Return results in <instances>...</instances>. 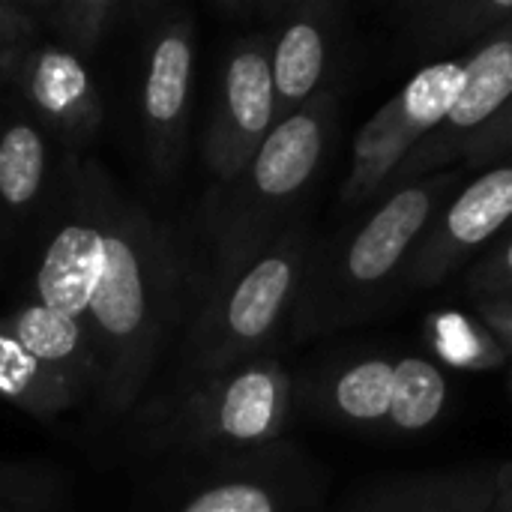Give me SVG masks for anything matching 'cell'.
I'll return each instance as SVG.
<instances>
[{"label": "cell", "mask_w": 512, "mask_h": 512, "mask_svg": "<svg viewBox=\"0 0 512 512\" xmlns=\"http://www.w3.org/2000/svg\"><path fill=\"white\" fill-rule=\"evenodd\" d=\"M186 297V267L171 231L138 201L117 195L105 270L84 321L99 375L96 396L108 414H126L138 402Z\"/></svg>", "instance_id": "6da1fadb"}, {"label": "cell", "mask_w": 512, "mask_h": 512, "mask_svg": "<svg viewBox=\"0 0 512 512\" xmlns=\"http://www.w3.org/2000/svg\"><path fill=\"white\" fill-rule=\"evenodd\" d=\"M468 171L411 183L366 204L324 240H312L300 294L291 312L297 339L330 336L381 315L408 282L411 261L444 204L465 186Z\"/></svg>", "instance_id": "7a4b0ae2"}, {"label": "cell", "mask_w": 512, "mask_h": 512, "mask_svg": "<svg viewBox=\"0 0 512 512\" xmlns=\"http://www.w3.org/2000/svg\"><path fill=\"white\" fill-rule=\"evenodd\" d=\"M339 132V93L327 90L279 120L252 162L204 204L210 267L204 294L243 273L294 219L327 168Z\"/></svg>", "instance_id": "3957f363"}, {"label": "cell", "mask_w": 512, "mask_h": 512, "mask_svg": "<svg viewBox=\"0 0 512 512\" xmlns=\"http://www.w3.org/2000/svg\"><path fill=\"white\" fill-rule=\"evenodd\" d=\"M309 246V225L297 216L243 273L201 297L177 354L171 402L216 375L270 357L291 321Z\"/></svg>", "instance_id": "277c9868"}, {"label": "cell", "mask_w": 512, "mask_h": 512, "mask_svg": "<svg viewBox=\"0 0 512 512\" xmlns=\"http://www.w3.org/2000/svg\"><path fill=\"white\" fill-rule=\"evenodd\" d=\"M303 399L318 417L348 432L420 438L444 420L450 381L420 354L360 351L315 369Z\"/></svg>", "instance_id": "5b68a950"}, {"label": "cell", "mask_w": 512, "mask_h": 512, "mask_svg": "<svg viewBox=\"0 0 512 512\" xmlns=\"http://www.w3.org/2000/svg\"><path fill=\"white\" fill-rule=\"evenodd\" d=\"M294 381L273 357L216 375L159 408V441L180 450H264L288 426Z\"/></svg>", "instance_id": "8992f818"}, {"label": "cell", "mask_w": 512, "mask_h": 512, "mask_svg": "<svg viewBox=\"0 0 512 512\" xmlns=\"http://www.w3.org/2000/svg\"><path fill=\"white\" fill-rule=\"evenodd\" d=\"M117 186L99 162H81L60 189V219L42 246L33 276L39 306L72 321H87L93 294L105 270L108 228Z\"/></svg>", "instance_id": "52a82bcc"}, {"label": "cell", "mask_w": 512, "mask_h": 512, "mask_svg": "<svg viewBox=\"0 0 512 512\" xmlns=\"http://www.w3.org/2000/svg\"><path fill=\"white\" fill-rule=\"evenodd\" d=\"M462 78L465 57L429 63L363 123L354 138L351 168L339 189V201L345 207H366L384 195L399 165L447 117Z\"/></svg>", "instance_id": "ba28073f"}, {"label": "cell", "mask_w": 512, "mask_h": 512, "mask_svg": "<svg viewBox=\"0 0 512 512\" xmlns=\"http://www.w3.org/2000/svg\"><path fill=\"white\" fill-rule=\"evenodd\" d=\"M270 54V30H258L234 39L222 60L219 93L204 135V165L216 186L234 180L276 126Z\"/></svg>", "instance_id": "9c48e42d"}, {"label": "cell", "mask_w": 512, "mask_h": 512, "mask_svg": "<svg viewBox=\"0 0 512 512\" xmlns=\"http://www.w3.org/2000/svg\"><path fill=\"white\" fill-rule=\"evenodd\" d=\"M195 72V21L183 6L159 9L141 66L144 150L159 177H174L189 141V87Z\"/></svg>", "instance_id": "30bf717a"}, {"label": "cell", "mask_w": 512, "mask_h": 512, "mask_svg": "<svg viewBox=\"0 0 512 512\" xmlns=\"http://www.w3.org/2000/svg\"><path fill=\"white\" fill-rule=\"evenodd\" d=\"M351 21L336 0H273V90L276 123L333 90Z\"/></svg>", "instance_id": "8fae6325"}, {"label": "cell", "mask_w": 512, "mask_h": 512, "mask_svg": "<svg viewBox=\"0 0 512 512\" xmlns=\"http://www.w3.org/2000/svg\"><path fill=\"white\" fill-rule=\"evenodd\" d=\"M512 99V24L465 54V78L447 117L399 165L384 195L426 177L444 174L462 162L468 141Z\"/></svg>", "instance_id": "7c38bea8"}, {"label": "cell", "mask_w": 512, "mask_h": 512, "mask_svg": "<svg viewBox=\"0 0 512 512\" xmlns=\"http://www.w3.org/2000/svg\"><path fill=\"white\" fill-rule=\"evenodd\" d=\"M512 225V156L477 171L429 225L405 291H429Z\"/></svg>", "instance_id": "4fadbf2b"}, {"label": "cell", "mask_w": 512, "mask_h": 512, "mask_svg": "<svg viewBox=\"0 0 512 512\" xmlns=\"http://www.w3.org/2000/svg\"><path fill=\"white\" fill-rule=\"evenodd\" d=\"M12 84L24 93L42 126L66 147H87L102 126V99L84 60L60 42H36Z\"/></svg>", "instance_id": "5bb4252c"}, {"label": "cell", "mask_w": 512, "mask_h": 512, "mask_svg": "<svg viewBox=\"0 0 512 512\" xmlns=\"http://www.w3.org/2000/svg\"><path fill=\"white\" fill-rule=\"evenodd\" d=\"M512 24V0H411L393 6V54L408 66L456 60Z\"/></svg>", "instance_id": "9a60e30c"}, {"label": "cell", "mask_w": 512, "mask_h": 512, "mask_svg": "<svg viewBox=\"0 0 512 512\" xmlns=\"http://www.w3.org/2000/svg\"><path fill=\"white\" fill-rule=\"evenodd\" d=\"M498 465L399 471L366 483L342 512H495Z\"/></svg>", "instance_id": "2e32d148"}, {"label": "cell", "mask_w": 512, "mask_h": 512, "mask_svg": "<svg viewBox=\"0 0 512 512\" xmlns=\"http://www.w3.org/2000/svg\"><path fill=\"white\" fill-rule=\"evenodd\" d=\"M12 339L75 399L96 393V357L81 321H72L45 306L24 303L9 318H0Z\"/></svg>", "instance_id": "e0dca14e"}, {"label": "cell", "mask_w": 512, "mask_h": 512, "mask_svg": "<svg viewBox=\"0 0 512 512\" xmlns=\"http://www.w3.org/2000/svg\"><path fill=\"white\" fill-rule=\"evenodd\" d=\"M306 483L297 459H267L198 489L177 512H288L303 501Z\"/></svg>", "instance_id": "ac0fdd59"}, {"label": "cell", "mask_w": 512, "mask_h": 512, "mask_svg": "<svg viewBox=\"0 0 512 512\" xmlns=\"http://www.w3.org/2000/svg\"><path fill=\"white\" fill-rule=\"evenodd\" d=\"M48 180L45 126L30 117H15L0 129V204L9 213H27Z\"/></svg>", "instance_id": "d6986e66"}, {"label": "cell", "mask_w": 512, "mask_h": 512, "mask_svg": "<svg viewBox=\"0 0 512 512\" xmlns=\"http://www.w3.org/2000/svg\"><path fill=\"white\" fill-rule=\"evenodd\" d=\"M0 396L39 420H54L78 399L60 387L3 327L0 321Z\"/></svg>", "instance_id": "ffe728a7"}, {"label": "cell", "mask_w": 512, "mask_h": 512, "mask_svg": "<svg viewBox=\"0 0 512 512\" xmlns=\"http://www.w3.org/2000/svg\"><path fill=\"white\" fill-rule=\"evenodd\" d=\"M27 15L54 30L60 45L81 54H93L114 21L123 15V3L117 0H36L24 3Z\"/></svg>", "instance_id": "44dd1931"}, {"label": "cell", "mask_w": 512, "mask_h": 512, "mask_svg": "<svg viewBox=\"0 0 512 512\" xmlns=\"http://www.w3.org/2000/svg\"><path fill=\"white\" fill-rule=\"evenodd\" d=\"M465 288L474 300H495L512 294V225L471 264Z\"/></svg>", "instance_id": "7402d4cb"}, {"label": "cell", "mask_w": 512, "mask_h": 512, "mask_svg": "<svg viewBox=\"0 0 512 512\" xmlns=\"http://www.w3.org/2000/svg\"><path fill=\"white\" fill-rule=\"evenodd\" d=\"M507 156H512V99L468 141L459 168L477 174Z\"/></svg>", "instance_id": "603a6c76"}, {"label": "cell", "mask_w": 512, "mask_h": 512, "mask_svg": "<svg viewBox=\"0 0 512 512\" xmlns=\"http://www.w3.org/2000/svg\"><path fill=\"white\" fill-rule=\"evenodd\" d=\"M36 21L24 3H0V81H12L33 42Z\"/></svg>", "instance_id": "cb8c5ba5"}, {"label": "cell", "mask_w": 512, "mask_h": 512, "mask_svg": "<svg viewBox=\"0 0 512 512\" xmlns=\"http://www.w3.org/2000/svg\"><path fill=\"white\" fill-rule=\"evenodd\" d=\"M45 501V477H33L24 468H0V512H42Z\"/></svg>", "instance_id": "d4e9b609"}, {"label": "cell", "mask_w": 512, "mask_h": 512, "mask_svg": "<svg viewBox=\"0 0 512 512\" xmlns=\"http://www.w3.org/2000/svg\"><path fill=\"white\" fill-rule=\"evenodd\" d=\"M477 315L483 327L492 333V339L512 357V300L507 297L477 300Z\"/></svg>", "instance_id": "484cf974"}, {"label": "cell", "mask_w": 512, "mask_h": 512, "mask_svg": "<svg viewBox=\"0 0 512 512\" xmlns=\"http://www.w3.org/2000/svg\"><path fill=\"white\" fill-rule=\"evenodd\" d=\"M495 512H512V462H504V465H498Z\"/></svg>", "instance_id": "4316f807"}, {"label": "cell", "mask_w": 512, "mask_h": 512, "mask_svg": "<svg viewBox=\"0 0 512 512\" xmlns=\"http://www.w3.org/2000/svg\"><path fill=\"white\" fill-rule=\"evenodd\" d=\"M510 393H512V369H510Z\"/></svg>", "instance_id": "83f0119b"}, {"label": "cell", "mask_w": 512, "mask_h": 512, "mask_svg": "<svg viewBox=\"0 0 512 512\" xmlns=\"http://www.w3.org/2000/svg\"><path fill=\"white\" fill-rule=\"evenodd\" d=\"M507 300H512V294H510V297H507Z\"/></svg>", "instance_id": "f1b7e54d"}]
</instances>
